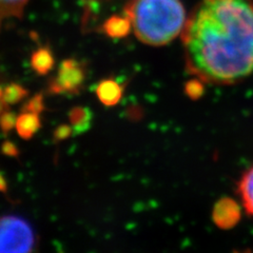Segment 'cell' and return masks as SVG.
I'll return each instance as SVG.
<instances>
[{
  "label": "cell",
  "mask_w": 253,
  "mask_h": 253,
  "mask_svg": "<svg viewBox=\"0 0 253 253\" xmlns=\"http://www.w3.org/2000/svg\"><path fill=\"white\" fill-rule=\"evenodd\" d=\"M97 97L102 105L107 107H113L121 101L124 86L115 79L108 78L101 81L96 86Z\"/></svg>",
  "instance_id": "6"
},
{
  "label": "cell",
  "mask_w": 253,
  "mask_h": 253,
  "mask_svg": "<svg viewBox=\"0 0 253 253\" xmlns=\"http://www.w3.org/2000/svg\"><path fill=\"white\" fill-rule=\"evenodd\" d=\"M126 14L141 42L162 46L181 35L187 13L180 0H133Z\"/></svg>",
  "instance_id": "2"
},
{
  "label": "cell",
  "mask_w": 253,
  "mask_h": 253,
  "mask_svg": "<svg viewBox=\"0 0 253 253\" xmlns=\"http://www.w3.org/2000/svg\"><path fill=\"white\" fill-rule=\"evenodd\" d=\"M54 62L53 54L46 47L36 50L31 57V66L39 75H46L49 73L54 67Z\"/></svg>",
  "instance_id": "11"
},
{
  "label": "cell",
  "mask_w": 253,
  "mask_h": 253,
  "mask_svg": "<svg viewBox=\"0 0 253 253\" xmlns=\"http://www.w3.org/2000/svg\"><path fill=\"white\" fill-rule=\"evenodd\" d=\"M202 84L203 83L196 78L192 79L191 82H189L186 84V93L188 96H190L192 99L197 98V96H199L200 93L202 92Z\"/></svg>",
  "instance_id": "17"
},
{
  "label": "cell",
  "mask_w": 253,
  "mask_h": 253,
  "mask_svg": "<svg viewBox=\"0 0 253 253\" xmlns=\"http://www.w3.org/2000/svg\"><path fill=\"white\" fill-rule=\"evenodd\" d=\"M0 192L3 194L7 193V183L1 172H0Z\"/></svg>",
  "instance_id": "19"
},
{
  "label": "cell",
  "mask_w": 253,
  "mask_h": 253,
  "mask_svg": "<svg viewBox=\"0 0 253 253\" xmlns=\"http://www.w3.org/2000/svg\"><path fill=\"white\" fill-rule=\"evenodd\" d=\"M234 253H253L252 249H244V250H236Z\"/></svg>",
  "instance_id": "21"
},
{
  "label": "cell",
  "mask_w": 253,
  "mask_h": 253,
  "mask_svg": "<svg viewBox=\"0 0 253 253\" xmlns=\"http://www.w3.org/2000/svg\"><path fill=\"white\" fill-rule=\"evenodd\" d=\"M2 93H3V91L1 90V88H0V115H1V113L5 109H7V107L3 104V101H2Z\"/></svg>",
  "instance_id": "20"
},
{
  "label": "cell",
  "mask_w": 253,
  "mask_h": 253,
  "mask_svg": "<svg viewBox=\"0 0 253 253\" xmlns=\"http://www.w3.org/2000/svg\"><path fill=\"white\" fill-rule=\"evenodd\" d=\"M30 0H0V26L9 18L20 17Z\"/></svg>",
  "instance_id": "12"
},
{
  "label": "cell",
  "mask_w": 253,
  "mask_h": 253,
  "mask_svg": "<svg viewBox=\"0 0 253 253\" xmlns=\"http://www.w3.org/2000/svg\"><path fill=\"white\" fill-rule=\"evenodd\" d=\"M1 152L2 154L9 156V157H18L20 152L18 147L16 146L13 141L5 140L1 146Z\"/></svg>",
  "instance_id": "18"
},
{
  "label": "cell",
  "mask_w": 253,
  "mask_h": 253,
  "mask_svg": "<svg viewBox=\"0 0 253 253\" xmlns=\"http://www.w3.org/2000/svg\"><path fill=\"white\" fill-rule=\"evenodd\" d=\"M237 194L245 211L253 216V166L245 171L237 181Z\"/></svg>",
  "instance_id": "7"
},
{
  "label": "cell",
  "mask_w": 253,
  "mask_h": 253,
  "mask_svg": "<svg viewBox=\"0 0 253 253\" xmlns=\"http://www.w3.org/2000/svg\"><path fill=\"white\" fill-rule=\"evenodd\" d=\"M17 117V114L13 111L5 109L0 115V129H1V131L3 133L11 132L16 126Z\"/></svg>",
  "instance_id": "15"
},
{
  "label": "cell",
  "mask_w": 253,
  "mask_h": 253,
  "mask_svg": "<svg viewBox=\"0 0 253 253\" xmlns=\"http://www.w3.org/2000/svg\"><path fill=\"white\" fill-rule=\"evenodd\" d=\"M41 128V116H39V114L31 112H21V114L17 117V122H16L15 126L18 135L26 140L33 137Z\"/></svg>",
  "instance_id": "9"
},
{
  "label": "cell",
  "mask_w": 253,
  "mask_h": 253,
  "mask_svg": "<svg viewBox=\"0 0 253 253\" xmlns=\"http://www.w3.org/2000/svg\"><path fill=\"white\" fill-rule=\"evenodd\" d=\"M71 135H73V129L71 125L63 124L58 126L53 133V140L54 142H60L68 139Z\"/></svg>",
  "instance_id": "16"
},
{
  "label": "cell",
  "mask_w": 253,
  "mask_h": 253,
  "mask_svg": "<svg viewBox=\"0 0 253 253\" xmlns=\"http://www.w3.org/2000/svg\"><path fill=\"white\" fill-rule=\"evenodd\" d=\"M85 81V68L76 59L63 60L57 74L51 79L49 92L52 94L76 95L82 91Z\"/></svg>",
  "instance_id": "4"
},
{
  "label": "cell",
  "mask_w": 253,
  "mask_h": 253,
  "mask_svg": "<svg viewBox=\"0 0 253 253\" xmlns=\"http://www.w3.org/2000/svg\"><path fill=\"white\" fill-rule=\"evenodd\" d=\"M242 216L240 205L230 197H223L213 207L212 220L220 229H231Z\"/></svg>",
  "instance_id": "5"
},
{
  "label": "cell",
  "mask_w": 253,
  "mask_h": 253,
  "mask_svg": "<svg viewBox=\"0 0 253 253\" xmlns=\"http://www.w3.org/2000/svg\"><path fill=\"white\" fill-rule=\"evenodd\" d=\"M186 69L203 84L253 75V0H200L181 33Z\"/></svg>",
  "instance_id": "1"
},
{
  "label": "cell",
  "mask_w": 253,
  "mask_h": 253,
  "mask_svg": "<svg viewBox=\"0 0 253 253\" xmlns=\"http://www.w3.org/2000/svg\"><path fill=\"white\" fill-rule=\"evenodd\" d=\"M36 234L28 221L20 216L0 217V253H33Z\"/></svg>",
  "instance_id": "3"
},
{
  "label": "cell",
  "mask_w": 253,
  "mask_h": 253,
  "mask_svg": "<svg viewBox=\"0 0 253 253\" xmlns=\"http://www.w3.org/2000/svg\"><path fill=\"white\" fill-rule=\"evenodd\" d=\"M44 110H45V106H44L43 95L42 93H38L35 95V96H33L23 104L21 108V112H31V113H36L41 115L42 112H44Z\"/></svg>",
  "instance_id": "14"
},
{
  "label": "cell",
  "mask_w": 253,
  "mask_h": 253,
  "mask_svg": "<svg viewBox=\"0 0 253 253\" xmlns=\"http://www.w3.org/2000/svg\"><path fill=\"white\" fill-rule=\"evenodd\" d=\"M69 121L73 129V135H82L90 130L93 113L86 107H74L69 112Z\"/></svg>",
  "instance_id": "8"
},
{
  "label": "cell",
  "mask_w": 253,
  "mask_h": 253,
  "mask_svg": "<svg viewBox=\"0 0 253 253\" xmlns=\"http://www.w3.org/2000/svg\"><path fill=\"white\" fill-rule=\"evenodd\" d=\"M29 95V91L23 88L22 85L18 84H11L6 85L2 93V101L3 104L9 108L10 106H14L19 104L20 101L25 100Z\"/></svg>",
  "instance_id": "13"
},
{
  "label": "cell",
  "mask_w": 253,
  "mask_h": 253,
  "mask_svg": "<svg viewBox=\"0 0 253 253\" xmlns=\"http://www.w3.org/2000/svg\"><path fill=\"white\" fill-rule=\"evenodd\" d=\"M131 28L132 23L126 14L125 16H112L102 25L104 33L112 38H121L128 35Z\"/></svg>",
  "instance_id": "10"
}]
</instances>
